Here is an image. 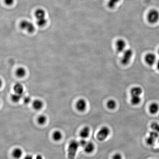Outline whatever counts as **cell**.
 Listing matches in <instances>:
<instances>
[{"label":"cell","mask_w":159,"mask_h":159,"mask_svg":"<svg viewBox=\"0 0 159 159\" xmlns=\"http://www.w3.org/2000/svg\"><path fill=\"white\" fill-rule=\"evenodd\" d=\"M109 128L107 126H104L99 130L97 134V138L100 141H103L107 139L110 134Z\"/></svg>","instance_id":"obj_4"},{"label":"cell","mask_w":159,"mask_h":159,"mask_svg":"<svg viewBox=\"0 0 159 159\" xmlns=\"http://www.w3.org/2000/svg\"><path fill=\"white\" fill-rule=\"evenodd\" d=\"M13 90L15 93L19 94H23V87L20 83H17L15 84L14 86Z\"/></svg>","instance_id":"obj_13"},{"label":"cell","mask_w":159,"mask_h":159,"mask_svg":"<svg viewBox=\"0 0 159 159\" xmlns=\"http://www.w3.org/2000/svg\"><path fill=\"white\" fill-rule=\"evenodd\" d=\"M130 92L132 96H140L142 94L143 90L140 87H135L132 88Z\"/></svg>","instance_id":"obj_11"},{"label":"cell","mask_w":159,"mask_h":159,"mask_svg":"<svg viewBox=\"0 0 159 159\" xmlns=\"http://www.w3.org/2000/svg\"><path fill=\"white\" fill-rule=\"evenodd\" d=\"M147 20L151 24L157 23L159 20V12L156 9H152L147 15Z\"/></svg>","instance_id":"obj_3"},{"label":"cell","mask_w":159,"mask_h":159,"mask_svg":"<svg viewBox=\"0 0 159 159\" xmlns=\"http://www.w3.org/2000/svg\"><path fill=\"white\" fill-rule=\"evenodd\" d=\"M107 106L110 109H114L116 107V103L114 100H109L107 103Z\"/></svg>","instance_id":"obj_23"},{"label":"cell","mask_w":159,"mask_h":159,"mask_svg":"<svg viewBox=\"0 0 159 159\" xmlns=\"http://www.w3.org/2000/svg\"><path fill=\"white\" fill-rule=\"evenodd\" d=\"M90 129L88 127L86 126L84 128L80 131V136L82 139H85L88 137L90 134Z\"/></svg>","instance_id":"obj_9"},{"label":"cell","mask_w":159,"mask_h":159,"mask_svg":"<svg viewBox=\"0 0 159 159\" xmlns=\"http://www.w3.org/2000/svg\"><path fill=\"white\" fill-rule=\"evenodd\" d=\"M23 155V151L21 149L16 148L13 152V156L16 159H19L22 157Z\"/></svg>","instance_id":"obj_16"},{"label":"cell","mask_w":159,"mask_h":159,"mask_svg":"<svg viewBox=\"0 0 159 159\" xmlns=\"http://www.w3.org/2000/svg\"><path fill=\"white\" fill-rule=\"evenodd\" d=\"M112 159H122V157L121 155L120 154H116L114 155Z\"/></svg>","instance_id":"obj_31"},{"label":"cell","mask_w":159,"mask_h":159,"mask_svg":"<svg viewBox=\"0 0 159 159\" xmlns=\"http://www.w3.org/2000/svg\"><path fill=\"white\" fill-rule=\"evenodd\" d=\"M31 101V99L29 97H24L23 99L24 103L25 104H29Z\"/></svg>","instance_id":"obj_29"},{"label":"cell","mask_w":159,"mask_h":159,"mask_svg":"<svg viewBox=\"0 0 159 159\" xmlns=\"http://www.w3.org/2000/svg\"><path fill=\"white\" fill-rule=\"evenodd\" d=\"M47 119L45 115H41L38 118V122L40 125H44L47 121Z\"/></svg>","instance_id":"obj_24"},{"label":"cell","mask_w":159,"mask_h":159,"mask_svg":"<svg viewBox=\"0 0 159 159\" xmlns=\"http://www.w3.org/2000/svg\"><path fill=\"white\" fill-rule=\"evenodd\" d=\"M79 142L73 140L70 143L68 149V157L69 159H74L79 147Z\"/></svg>","instance_id":"obj_1"},{"label":"cell","mask_w":159,"mask_h":159,"mask_svg":"<svg viewBox=\"0 0 159 159\" xmlns=\"http://www.w3.org/2000/svg\"><path fill=\"white\" fill-rule=\"evenodd\" d=\"M33 105L35 109L39 110L43 108V103L41 100H37L33 102Z\"/></svg>","instance_id":"obj_15"},{"label":"cell","mask_w":159,"mask_h":159,"mask_svg":"<svg viewBox=\"0 0 159 159\" xmlns=\"http://www.w3.org/2000/svg\"><path fill=\"white\" fill-rule=\"evenodd\" d=\"M156 139L154 138L151 137L149 136L146 139V142L148 145L149 146H153L156 143Z\"/></svg>","instance_id":"obj_25"},{"label":"cell","mask_w":159,"mask_h":159,"mask_svg":"<svg viewBox=\"0 0 159 159\" xmlns=\"http://www.w3.org/2000/svg\"><path fill=\"white\" fill-rule=\"evenodd\" d=\"M133 52L130 49H126L123 52V55L121 59V62L123 65H127L130 62L132 59Z\"/></svg>","instance_id":"obj_2"},{"label":"cell","mask_w":159,"mask_h":159,"mask_svg":"<svg viewBox=\"0 0 159 159\" xmlns=\"http://www.w3.org/2000/svg\"><path fill=\"white\" fill-rule=\"evenodd\" d=\"M141 98L140 96H132L131 99V102L133 105H137L140 103Z\"/></svg>","instance_id":"obj_18"},{"label":"cell","mask_w":159,"mask_h":159,"mask_svg":"<svg viewBox=\"0 0 159 159\" xmlns=\"http://www.w3.org/2000/svg\"><path fill=\"white\" fill-rule=\"evenodd\" d=\"M79 143L80 146L84 148L87 144V142L85 140V139H83L79 142Z\"/></svg>","instance_id":"obj_28"},{"label":"cell","mask_w":159,"mask_h":159,"mask_svg":"<svg viewBox=\"0 0 159 159\" xmlns=\"http://www.w3.org/2000/svg\"><path fill=\"white\" fill-rule=\"evenodd\" d=\"M87 103L84 99H80L76 103V108L78 111L80 112L84 111L87 108Z\"/></svg>","instance_id":"obj_8"},{"label":"cell","mask_w":159,"mask_h":159,"mask_svg":"<svg viewBox=\"0 0 159 159\" xmlns=\"http://www.w3.org/2000/svg\"><path fill=\"white\" fill-rule=\"evenodd\" d=\"M16 73L18 77H23L26 74V70L23 68H19L17 70Z\"/></svg>","instance_id":"obj_19"},{"label":"cell","mask_w":159,"mask_h":159,"mask_svg":"<svg viewBox=\"0 0 159 159\" xmlns=\"http://www.w3.org/2000/svg\"><path fill=\"white\" fill-rule=\"evenodd\" d=\"M62 133L59 131H56L53 135V138L54 140L58 141L62 139Z\"/></svg>","instance_id":"obj_20"},{"label":"cell","mask_w":159,"mask_h":159,"mask_svg":"<svg viewBox=\"0 0 159 159\" xmlns=\"http://www.w3.org/2000/svg\"><path fill=\"white\" fill-rule=\"evenodd\" d=\"M146 63L149 66L154 65L156 62L157 58L155 55L153 53H150L147 54L145 58Z\"/></svg>","instance_id":"obj_6"},{"label":"cell","mask_w":159,"mask_h":159,"mask_svg":"<svg viewBox=\"0 0 159 159\" xmlns=\"http://www.w3.org/2000/svg\"><path fill=\"white\" fill-rule=\"evenodd\" d=\"M36 159H43V158L42 156L40 155H38L36 157Z\"/></svg>","instance_id":"obj_33"},{"label":"cell","mask_w":159,"mask_h":159,"mask_svg":"<svg viewBox=\"0 0 159 159\" xmlns=\"http://www.w3.org/2000/svg\"><path fill=\"white\" fill-rule=\"evenodd\" d=\"M120 0H109L108 6L110 9H113Z\"/></svg>","instance_id":"obj_22"},{"label":"cell","mask_w":159,"mask_h":159,"mask_svg":"<svg viewBox=\"0 0 159 159\" xmlns=\"http://www.w3.org/2000/svg\"><path fill=\"white\" fill-rule=\"evenodd\" d=\"M151 127L153 130V131L158 132L159 133V124L156 122H154L152 123Z\"/></svg>","instance_id":"obj_26"},{"label":"cell","mask_w":159,"mask_h":159,"mask_svg":"<svg viewBox=\"0 0 159 159\" xmlns=\"http://www.w3.org/2000/svg\"><path fill=\"white\" fill-rule=\"evenodd\" d=\"M47 19H46V17L41 18V19H37V21H36V23L37 24L39 27H44L47 23Z\"/></svg>","instance_id":"obj_21"},{"label":"cell","mask_w":159,"mask_h":159,"mask_svg":"<svg viewBox=\"0 0 159 159\" xmlns=\"http://www.w3.org/2000/svg\"><path fill=\"white\" fill-rule=\"evenodd\" d=\"M20 27L22 30H26L30 33H33L35 30V27L33 23L26 20H24L21 22Z\"/></svg>","instance_id":"obj_5"},{"label":"cell","mask_w":159,"mask_h":159,"mask_svg":"<svg viewBox=\"0 0 159 159\" xmlns=\"http://www.w3.org/2000/svg\"><path fill=\"white\" fill-rule=\"evenodd\" d=\"M126 43L122 39L118 40L116 43V48L119 52H123L126 49Z\"/></svg>","instance_id":"obj_7"},{"label":"cell","mask_w":159,"mask_h":159,"mask_svg":"<svg viewBox=\"0 0 159 159\" xmlns=\"http://www.w3.org/2000/svg\"><path fill=\"white\" fill-rule=\"evenodd\" d=\"M159 110V106L157 103H154L150 105L149 107V111L152 114L157 113Z\"/></svg>","instance_id":"obj_10"},{"label":"cell","mask_w":159,"mask_h":159,"mask_svg":"<svg viewBox=\"0 0 159 159\" xmlns=\"http://www.w3.org/2000/svg\"><path fill=\"white\" fill-rule=\"evenodd\" d=\"M14 1L15 0H4V2L6 5L10 6L13 3Z\"/></svg>","instance_id":"obj_30"},{"label":"cell","mask_w":159,"mask_h":159,"mask_svg":"<svg viewBox=\"0 0 159 159\" xmlns=\"http://www.w3.org/2000/svg\"><path fill=\"white\" fill-rule=\"evenodd\" d=\"M85 151L87 153H91L93 151L95 148L94 144L91 142H87V144L84 148Z\"/></svg>","instance_id":"obj_14"},{"label":"cell","mask_w":159,"mask_h":159,"mask_svg":"<svg viewBox=\"0 0 159 159\" xmlns=\"http://www.w3.org/2000/svg\"><path fill=\"white\" fill-rule=\"evenodd\" d=\"M35 15L37 19L45 17L46 13L42 9H38L35 13Z\"/></svg>","instance_id":"obj_12"},{"label":"cell","mask_w":159,"mask_h":159,"mask_svg":"<svg viewBox=\"0 0 159 159\" xmlns=\"http://www.w3.org/2000/svg\"><path fill=\"white\" fill-rule=\"evenodd\" d=\"M24 159H33V157L31 155H27L25 157Z\"/></svg>","instance_id":"obj_32"},{"label":"cell","mask_w":159,"mask_h":159,"mask_svg":"<svg viewBox=\"0 0 159 159\" xmlns=\"http://www.w3.org/2000/svg\"><path fill=\"white\" fill-rule=\"evenodd\" d=\"M157 69L159 71V60L157 62Z\"/></svg>","instance_id":"obj_34"},{"label":"cell","mask_w":159,"mask_h":159,"mask_svg":"<svg viewBox=\"0 0 159 159\" xmlns=\"http://www.w3.org/2000/svg\"><path fill=\"white\" fill-rule=\"evenodd\" d=\"M23 97V94H19L15 93L11 96V99L15 103L19 102Z\"/></svg>","instance_id":"obj_17"},{"label":"cell","mask_w":159,"mask_h":159,"mask_svg":"<svg viewBox=\"0 0 159 159\" xmlns=\"http://www.w3.org/2000/svg\"><path fill=\"white\" fill-rule=\"evenodd\" d=\"M158 54H159V50H158Z\"/></svg>","instance_id":"obj_35"},{"label":"cell","mask_w":159,"mask_h":159,"mask_svg":"<svg viewBox=\"0 0 159 159\" xmlns=\"http://www.w3.org/2000/svg\"><path fill=\"white\" fill-rule=\"evenodd\" d=\"M159 134L158 132H156V131H153L150 132V136H149L156 139L159 137Z\"/></svg>","instance_id":"obj_27"}]
</instances>
